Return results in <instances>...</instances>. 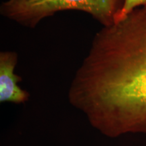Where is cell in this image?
I'll return each mask as SVG.
<instances>
[{
  "label": "cell",
  "instance_id": "3957f363",
  "mask_svg": "<svg viewBox=\"0 0 146 146\" xmlns=\"http://www.w3.org/2000/svg\"><path fill=\"white\" fill-rule=\"evenodd\" d=\"M18 54L10 51L0 53V102L25 103L29 94L18 86L21 76L14 73Z\"/></svg>",
  "mask_w": 146,
  "mask_h": 146
},
{
  "label": "cell",
  "instance_id": "7a4b0ae2",
  "mask_svg": "<svg viewBox=\"0 0 146 146\" xmlns=\"http://www.w3.org/2000/svg\"><path fill=\"white\" fill-rule=\"evenodd\" d=\"M125 0H6L0 14L27 28H35L45 18L59 12L78 10L90 14L103 27L116 21Z\"/></svg>",
  "mask_w": 146,
  "mask_h": 146
},
{
  "label": "cell",
  "instance_id": "6da1fadb",
  "mask_svg": "<svg viewBox=\"0 0 146 146\" xmlns=\"http://www.w3.org/2000/svg\"><path fill=\"white\" fill-rule=\"evenodd\" d=\"M70 96L89 123L110 138L146 134V5L95 35Z\"/></svg>",
  "mask_w": 146,
  "mask_h": 146
},
{
  "label": "cell",
  "instance_id": "277c9868",
  "mask_svg": "<svg viewBox=\"0 0 146 146\" xmlns=\"http://www.w3.org/2000/svg\"><path fill=\"white\" fill-rule=\"evenodd\" d=\"M144 5H146V0H125L123 7L120 11L116 21L125 17L134 9Z\"/></svg>",
  "mask_w": 146,
  "mask_h": 146
}]
</instances>
